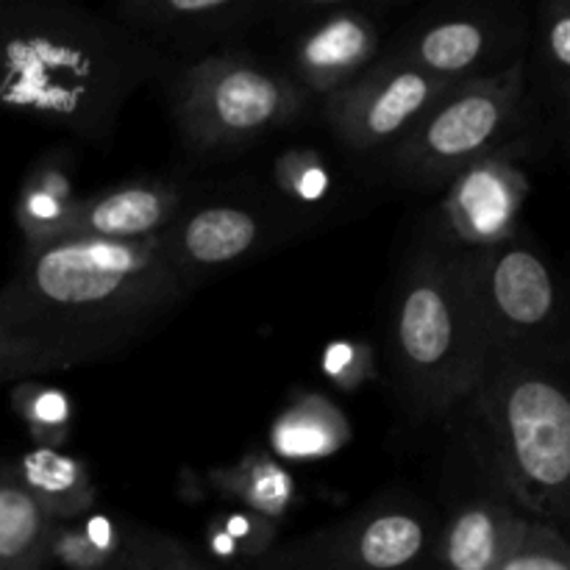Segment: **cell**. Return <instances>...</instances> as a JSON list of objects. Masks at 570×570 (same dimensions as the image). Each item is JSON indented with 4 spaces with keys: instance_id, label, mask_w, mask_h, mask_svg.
<instances>
[{
    "instance_id": "13",
    "label": "cell",
    "mask_w": 570,
    "mask_h": 570,
    "mask_svg": "<svg viewBox=\"0 0 570 570\" xmlns=\"http://www.w3.org/2000/svg\"><path fill=\"white\" fill-rule=\"evenodd\" d=\"M178 193L167 184H126L92 200H81L65 237L148 239L170 226Z\"/></svg>"
},
{
    "instance_id": "10",
    "label": "cell",
    "mask_w": 570,
    "mask_h": 570,
    "mask_svg": "<svg viewBox=\"0 0 570 570\" xmlns=\"http://www.w3.org/2000/svg\"><path fill=\"white\" fill-rule=\"evenodd\" d=\"M379 50V26L362 11L332 3L304 20L293 45V67L306 89L334 95L367 70Z\"/></svg>"
},
{
    "instance_id": "16",
    "label": "cell",
    "mask_w": 570,
    "mask_h": 570,
    "mask_svg": "<svg viewBox=\"0 0 570 570\" xmlns=\"http://www.w3.org/2000/svg\"><path fill=\"white\" fill-rule=\"evenodd\" d=\"M259 237V220L239 206H206L178 228L176 265L220 267L248 254Z\"/></svg>"
},
{
    "instance_id": "21",
    "label": "cell",
    "mask_w": 570,
    "mask_h": 570,
    "mask_svg": "<svg viewBox=\"0 0 570 570\" xmlns=\"http://www.w3.org/2000/svg\"><path fill=\"white\" fill-rule=\"evenodd\" d=\"M217 482L259 518H282L295 499L293 476L267 454L245 456L239 465L217 473Z\"/></svg>"
},
{
    "instance_id": "14",
    "label": "cell",
    "mask_w": 570,
    "mask_h": 570,
    "mask_svg": "<svg viewBox=\"0 0 570 570\" xmlns=\"http://www.w3.org/2000/svg\"><path fill=\"white\" fill-rule=\"evenodd\" d=\"M53 518L37 495L0 465V570H45L50 560Z\"/></svg>"
},
{
    "instance_id": "24",
    "label": "cell",
    "mask_w": 570,
    "mask_h": 570,
    "mask_svg": "<svg viewBox=\"0 0 570 570\" xmlns=\"http://www.w3.org/2000/svg\"><path fill=\"white\" fill-rule=\"evenodd\" d=\"M67 365H72V362L50 351L48 345L0 326V382H6V379H26L33 376V373L56 371V367Z\"/></svg>"
},
{
    "instance_id": "28",
    "label": "cell",
    "mask_w": 570,
    "mask_h": 570,
    "mask_svg": "<svg viewBox=\"0 0 570 570\" xmlns=\"http://www.w3.org/2000/svg\"><path fill=\"white\" fill-rule=\"evenodd\" d=\"M543 50H546V59L554 65V70L560 72L562 78H566L570 70V14H568L566 0L551 6V11L546 14Z\"/></svg>"
},
{
    "instance_id": "5",
    "label": "cell",
    "mask_w": 570,
    "mask_h": 570,
    "mask_svg": "<svg viewBox=\"0 0 570 570\" xmlns=\"http://www.w3.org/2000/svg\"><path fill=\"white\" fill-rule=\"evenodd\" d=\"M304 109V92L276 67L237 53L206 56L176 87V122L195 150H232L278 131Z\"/></svg>"
},
{
    "instance_id": "19",
    "label": "cell",
    "mask_w": 570,
    "mask_h": 570,
    "mask_svg": "<svg viewBox=\"0 0 570 570\" xmlns=\"http://www.w3.org/2000/svg\"><path fill=\"white\" fill-rule=\"evenodd\" d=\"M78 204L81 200L72 198L70 178L61 176L59 170L37 167V173L22 184L14 209L17 226L26 237V248H39V245L65 237Z\"/></svg>"
},
{
    "instance_id": "6",
    "label": "cell",
    "mask_w": 570,
    "mask_h": 570,
    "mask_svg": "<svg viewBox=\"0 0 570 570\" xmlns=\"http://www.w3.org/2000/svg\"><path fill=\"white\" fill-rule=\"evenodd\" d=\"M523 59L504 70L451 87L395 148V167L410 181L454 178L493 148L515 122L523 98Z\"/></svg>"
},
{
    "instance_id": "23",
    "label": "cell",
    "mask_w": 570,
    "mask_h": 570,
    "mask_svg": "<svg viewBox=\"0 0 570 570\" xmlns=\"http://www.w3.org/2000/svg\"><path fill=\"white\" fill-rule=\"evenodd\" d=\"M273 527L265 518H250L245 512H232L212 523L209 546L220 557H256L267 549Z\"/></svg>"
},
{
    "instance_id": "22",
    "label": "cell",
    "mask_w": 570,
    "mask_h": 570,
    "mask_svg": "<svg viewBox=\"0 0 570 570\" xmlns=\"http://www.w3.org/2000/svg\"><path fill=\"white\" fill-rule=\"evenodd\" d=\"M495 570H570V549L557 529L523 521L515 543Z\"/></svg>"
},
{
    "instance_id": "18",
    "label": "cell",
    "mask_w": 570,
    "mask_h": 570,
    "mask_svg": "<svg viewBox=\"0 0 570 570\" xmlns=\"http://www.w3.org/2000/svg\"><path fill=\"white\" fill-rule=\"evenodd\" d=\"M17 479L37 495L50 518H76L92 504L95 493L81 462L53 449H37L14 465Z\"/></svg>"
},
{
    "instance_id": "3",
    "label": "cell",
    "mask_w": 570,
    "mask_h": 570,
    "mask_svg": "<svg viewBox=\"0 0 570 570\" xmlns=\"http://www.w3.org/2000/svg\"><path fill=\"white\" fill-rule=\"evenodd\" d=\"M399 371L432 410L476 393L495 354L482 326L465 262L426 254L406 271L393 317Z\"/></svg>"
},
{
    "instance_id": "27",
    "label": "cell",
    "mask_w": 570,
    "mask_h": 570,
    "mask_svg": "<svg viewBox=\"0 0 570 570\" xmlns=\"http://www.w3.org/2000/svg\"><path fill=\"white\" fill-rule=\"evenodd\" d=\"M278 181L298 200H321L328 189V173L315 154H289L278 165Z\"/></svg>"
},
{
    "instance_id": "2",
    "label": "cell",
    "mask_w": 570,
    "mask_h": 570,
    "mask_svg": "<svg viewBox=\"0 0 570 570\" xmlns=\"http://www.w3.org/2000/svg\"><path fill=\"white\" fill-rule=\"evenodd\" d=\"M165 67L139 33L83 9L0 0V111L104 137Z\"/></svg>"
},
{
    "instance_id": "1",
    "label": "cell",
    "mask_w": 570,
    "mask_h": 570,
    "mask_svg": "<svg viewBox=\"0 0 570 570\" xmlns=\"http://www.w3.org/2000/svg\"><path fill=\"white\" fill-rule=\"evenodd\" d=\"M181 295V273L161 237H61L26 248L14 282L0 289V326L70 362L134 334Z\"/></svg>"
},
{
    "instance_id": "25",
    "label": "cell",
    "mask_w": 570,
    "mask_h": 570,
    "mask_svg": "<svg viewBox=\"0 0 570 570\" xmlns=\"http://www.w3.org/2000/svg\"><path fill=\"white\" fill-rule=\"evenodd\" d=\"M14 406L37 438H48V432H59L70 421V404H67L65 395L59 390L42 387V384L17 387Z\"/></svg>"
},
{
    "instance_id": "7",
    "label": "cell",
    "mask_w": 570,
    "mask_h": 570,
    "mask_svg": "<svg viewBox=\"0 0 570 570\" xmlns=\"http://www.w3.org/2000/svg\"><path fill=\"white\" fill-rule=\"evenodd\" d=\"M462 262L495 360H518L549 337L560 317V295L540 254L510 239L473 250Z\"/></svg>"
},
{
    "instance_id": "29",
    "label": "cell",
    "mask_w": 570,
    "mask_h": 570,
    "mask_svg": "<svg viewBox=\"0 0 570 570\" xmlns=\"http://www.w3.org/2000/svg\"><path fill=\"white\" fill-rule=\"evenodd\" d=\"M128 570H200L195 566H187V562H161V566H145V562H137V566H131Z\"/></svg>"
},
{
    "instance_id": "9",
    "label": "cell",
    "mask_w": 570,
    "mask_h": 570,
    "mask_svg": "<svg viewBox=\"0 0 570 570\" xmlns=\"http://www.w3.org/2000/svg\"><path fill=\"white\" fill-rule=\"evenodd\" d=\"M527 195V176L512 161L484 156L456 173L451 181L443 204L445 223L451 234L473 250L510 243Z\"/></svg>"
},
{
    "instance_id": "4",
    "label": "cell",
    "mask_w": 570,
    "mask_h": 570,
    "mask_svg": "<svg viewBox=\"0 0 570 570\" xmlns=\"http://www.w3.org/2000/svg\"><path fill=\"white\" fill-rule=\"evenodd\" d=\"M484 412L501 471L518 504L566 515L570 479V401L562 384L532 362L499 360L488 373Z\"/></svg>"
},
{
    "instance_id": "20",
    "label": "cell",
    "mask_w": 570,
    "mask_h": 570,
    "mask_svg": "<svg viewBox=\"0 0 570 570\" xmlns=\"http://www.w3.org/2000/svg\"><path fill=\"white\" fill-rule=\"evenodd\" d=\"M423 546L426 529L417 518L387 512L356 532L343 560L356 570H401L423 554Z\"/></svg>"
},
{
    "instance_id": "17",
    "label": "cell",
    "mask_w": 570,
    "mask_h": 570,
    "mask_svg": "<svg viewBox=\"0 0 570 570\" xmlns=\"http://www.w3.org/2000/svg\"><path fill=\"white\" fill-rule=\"evenodd\" d=\"M351 440V426L343 412L328 401L309 395L289 406L273 423L271 443L284 460H323Z\"/></svg>"
},
{
    "instance_id": "26",
    "label": "cell",
    "mask_w": 570,
    "mask_h": 570,
    "mask_svg": "<svg viewBox=\"0 0 570 570\" xmlns=\"http://www.w3.org/2000/svg\"><path fill=\"white\" fill-rule=\"evenodd\" d=\"M323 371L343 390H354L373 373V351L351 340H340L323 351Z\"/></svg>"
},
{
    "instance_id": "15",
    "label": "cell",
    "mask_w": 570,
    "mask_h": 570,
    "mask_svg": "<svg viewBox=\"0 0 570 570\" xmlns=\"http://www.w3.org/2000/svg\"><path fill=\"white\" fill-rule=\"evenodd\" d=\"M523 518L510 507L482 501L451 521L443 538L445 570H495L515 543Z\"/></svg>"
},
{
    "instance_id": "8",
    "label": "cell",
    "mask_w": 570,
    "mask_h": 570,
    "mask_svg": "<svg viewBox=\"0 0 570 570\" xmlns=\"http://www.w3.org/2000/svg\"><path fill=\"white\" fill-rule=\"evenodd\" d=\"M451 87L456 83L390 59L332 95L328 122L348 148H379L404 137Z\"/></svg>"
},
{
    "instance_id": "12",
    "label": "cell",
    "mask_w": 570,
    "mask_h": 570,
    "mask_svg": "<svg viewBox=\"0 0 570 570\" xmlns=\"http://www.w3.org/2000/svg\"><path fill=\"white\" fill-rule=\"evenodd\" d=\"M504 28L490 17H445L417 28L395 59L449 83L471 81L504 53Z\"/></svg>"
},
{
    "instance_id": "11",
    "label": "cell",
    "mask_w": 570,
    "mask_h": 570,
    "mask_svg": "<svg viewBox=\"0 0 570 570\" xmlns=\"http://www.w3.org/2000/svg\"><path fill=\"white\" fill-rule=\"evenodd\" d=\"M262 11L265 9L254 0H139L120 6L128 31L142 28L154 39L181 48L228 42L256 26Z\"/></svg>"
}]
</instances>
